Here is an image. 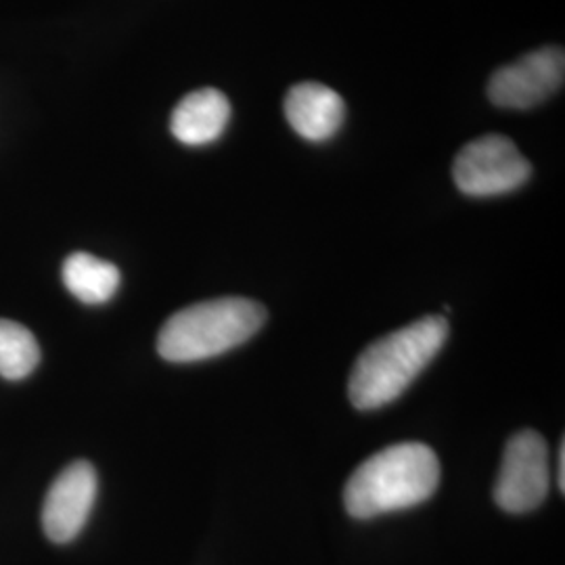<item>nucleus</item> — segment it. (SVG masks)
Here are the masks:
<instances>
[{
    "instance_id": "f8f14e48",
    "label": "nucleus",
    "mask_w": 565,
    "mask_h": 565,
    "mask_svg": "<svg viewBox=\"0 0 565 565\" xmlns=\"http://www.w3.org/2000/svg\"><path fill=\"white\" fill-rule=\"evenodd\" d=\"M557 486L559 490H565V443L559 445V452H557Z\"/></svg>"
},
{
    "instance_id": "39448f33",
    "label": "nucleus",
    "mask_w": 565,
    "mask_h": 565,
    "mask_svg": "<svg viewBox=\"0 0 565 565\" xmlns=\"http://www.w3.org/2000/svg\"><path fill=\"white\" fill-rule=\"evenodd\" d=\"M551 486L548 446L532 429L518 431L507 443L494 501L507 513H527L545 503Z\"/></svg>"
},
{
    "instance_id": "f03ea898",
    "label": "nucleus",
    "mask_w": 565,
    "mask_h": 565,
    "mask_svg": "<svg viewBox=\"0 0 565 565\" xmlns=\"http://www.w3.org/2000/svg\"><path fill=\"white\" fill-rule=\"evenodd\" d=\"M446 338L445 317H425L371 343L352 369L350 403L361 411L394 403L436 359Z\"/></svg>"
},
{
    "instance_id": "9d476101",
    "label": "nucleus",
    "mask_w": 565,
    "mask_h": 565,
    "mask_svg": "<svg viewBox=\"0 0 565 565\" xmlns=\"http://www.w3.org/2000/svg\"><path fill=\"white\" fill-rule=\"evenodd\" d=\"M120 268L93 254L76 252L63 263V282L67 291L84 303L109 302L120 289Z\"/></svg>"
},
{
    "instance_id": "1a4fd4ad",
    "label": "nucleus",
    "mask_w": 565,
    "mask_h": 565,
    "mask_svg": "<svg viewBox=\"0 0 565 565\" xmlns=\"http://www.w3.org/2000/svg\"><path fill=\"white\" fill-rule=\"evenodd\" d=\"M231 120V103L218 88H200L182 97L170 118L177 141L202 147L218 141Z\"/></svg>"
},
{
    "instance_id": "0eeeda50",
    "label": "nucleus",
    "mask_w": 565,
    "mask_h": 565,
    "mask_svg": "<svg viewBox=\"0 0 565 565\" xmlns=\"http://www.w3.org/2000/svg\"><path fill=\"white\" fill-rule=\"evenodd\" d=\"M97 488V471L88 461H76L61 471L42 505V530L49 541L65 545L81 534L95 505Z\"/></svg>"
},
{
    "instance_id": "7ed1b4c3",
    "label": "nucleus",
    "mask_w": 565,
    "mask_h": 565,
    "mask_svg": "<svg viewBox=\"0 0 565 565\" xmlns=\"http://www.w3.org/2000/svg\"><path fill=\"white\" fill-rule=\"evenodd\" d=\"M264 323L263 303L247 298L193 303L163 323L158 352L168 363H200L247 342Z\"/></svg>"
},
{
    "instance_id": "9b49d317",
    "label": "nucleus",
    "mask_w": 565,
    "mask_h": 565,
    "mask_svg": "<svg viewBox=\"0 0 565 565\" xmlns=\"http://www.w3.org/2000/svg\"><path fill=\"white\" fill-rule=\"evenodd\" d=\"M41 363V348L30 329L0 319V377L20 382Z\"/></svg>"
},
{
    "instance_id": "20e7f679",
    "label": "nucleus",
    "mask_w": 565,
    "mask_h": 565,
    "mask_svg": "<svg viewBox=\"0 0 565 565\" xmlns=\"http://www.w3.org/2000/svg\"><path fill=\"white\" fill-rule=\"evenodd\" d=\"M532 166L518 145L503 135H486L467 142L452 163V179L469 198H494L520 189Z\"/></svg>"
},
{
    "instance_id": "423d86ee",
    "label": "nucleus",
    "mask_w": 565,
    "mask_h": 565,
    "mask_svg": "<svg viewBox=\"0 0 565 565\" xmlns=\"http://www.w3.org/2000/svg\"><path fill=\"white\" fill-rule=\"evenodd\" d=\"M564 76V49L545 46L497 70L488 82V97L503 109H530L562 90Z\"/></svg>"
},
{
    "instance_id": "6e6552de",
    "label": "nucleus",
    "mask_w": 565,
    "mask_h": 565,
    "mask_svg": "<svg viewBox=\"0 0 565 565\" xmlns=\"http://www.w3.org/2000/svg\"><path fill=\"white\" fill-rule=\"evenodd\" d=\"M343 99L321 82H300L285 97V118L306 141L323 142L342 128Z\"/></svg>"
},
{
    "instance_id": "f257e3e1",
    "label": "nucleus",
    "mask_w": 565,
    "mask_h": 565,
    "mask_svg": "<svg viewBox=\"0 0 565 565\" xmlns=\"http://www.w3.org/2000/svg\"><path fill=\"white\" fill-rule=\"evenodd\" d=\"M440 484V461L422 443L387 446L354 469L343 505L356 520H371L425 503Z\"/></svg>"
}]
</instances>
